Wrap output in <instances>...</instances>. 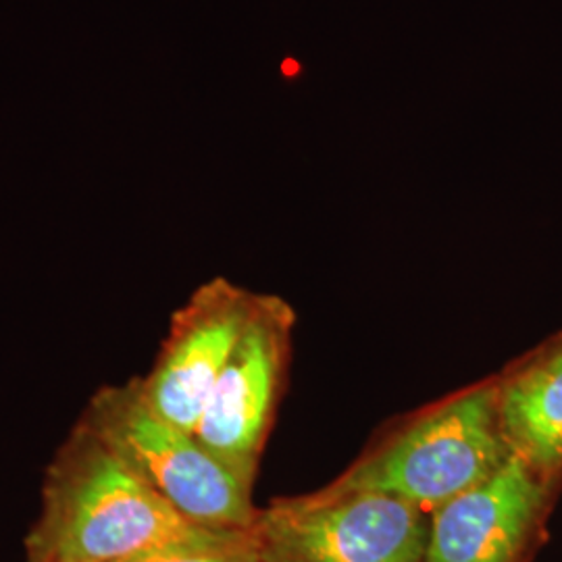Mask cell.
I'll return each mask as SVG.
<instances>
[{
  "mask_svg": "<svg viewBox=\"0 0 562 562\" xmlns=\"http://www.w3.org/2000/svg\"><path fill=\"white\" fill-rule=\"evenodd\" d=\"M238 533L188 521L80 417L46 467L23 548L27 562H144Z\"/></svg>",
  "mask_w": 562,
  "mask_h": 562,
  "instance_id": "1",
  "label": "cell"
},
{
  "mask_svg": "<svg viewBox=\"0 0 562 562\" xmlns=\"http://www.w3.org/2000/svg\"><path fill=\"white\" fill-rule=\"evenodd\" d=\"M510 457L492 375L387 427L329 487L387 494L431 517Z\"/></svg>",
  "mask_w": 562,
  "mask_h": 562,
  "instance_id": "2",
  "label": "cell"
},
{
  "mask_svg": "<svg viewBox=\"0 0 562 562\" xmlns=\"http://www.w3.org/2000/svg\"><path fill=\"white\" fill-rule=\"evenodd\" d=\"M81 419L188 521L215 531L252 527L259 515L255 483L223 464L192 431L159 417L144 401L138 378L99 387Z\"/></svg>",
  "mask_w": 562,
  "mask_h": 562,
  "instance_id": "3",
  "label": "cell"
},
{
  "mask_svg": "<svg viewBox=\"0 0 562 562\" xmlns=\"http://www.w3.org/2000/svg\"><path fill=\"white\" fill-rule=\"evenodd\" d=\"M252 536L265 562H423L429 515L387 494L325 485L259 508Z\"/></svg>",
  "mask_w": 562,
  "mask_h": 562,
  "instance_id": "4",
  "label": "cell"
},
{
  "mask_svg": "<svg viewBox=\"0 0 562 562\" xmlns=\"http://www.w3.org/2000/svg\"><path fill=\"white\" fill-rule=\"evenodd\" d=\"M296 313L259 294L252 317L215 383L194 436L223 464L255 483L288 382Z\"/></svg>",
  "mask_w": 562,
  "mask_h": 562,
  "instance_id": "5",
  "label": "cell"
},
{
  "mask_svg": "<svg viewBox=\"0 0 562 562\" xmlns=\"http://www.w3.org/2000/svg\"><path fill=\"white\" fill-rule=\"evenodd\" d=\"M259 294L225 278L199 285L173 313L153 369L138 378L146 404L186 431L196 429Z\"/></svg>",
  "mask_w": 562,
  "mask_h": 562,
  "instance_id": "6",
  "label": "cell"
},
{
  "mask_svg": "<svg viewBox=\"0 0 562 562\" xmlns=\"http://www.w3.org/2000/svg\"><path fill=\"white\" fill-rule=\"evenodd\" d=\"M561 487L510 457L429 517L423 562H531Z\"/></svg>",
  "mask_w": 562,
  "mask_h": 562,
  "instance_id": "7",
  "label": "cell"
},
{
  "mask_svg": "<svg viewBox=\"0 0 562 562\" xmlns=\"http://www.w3.org/2000/svg\"><path fill=\"white\" fill-rule=\"evenodd\" d=\"M494 378L510 452L562 487V329Z\"/></svg>",
  "mask_w": 562,
  "mask_h": 562,
  "instance_id": "8",
  "label": "cell"
},
{
  "mask_svg": "<svg viewBox=\"0 0 562 562\" xmlns=\"http://www.w3.org/2000/svg\"><path fill=\"white\" fill-rule=\"evenodd\" d=\"M144 562H265L257 540L252 536V527L232 538L229 542L202 548V550H190L171 557H161L153 561Z\"/></svg>",
  "mask_w": 562,
  "mask_h": 562,
  "instance_id": "9",
  "label": "cell"
}]
</instances>
